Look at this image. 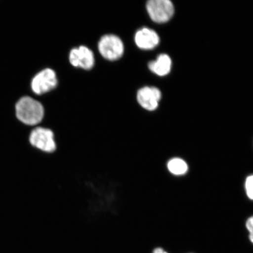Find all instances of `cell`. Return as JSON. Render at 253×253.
I'll use <instances>...</instances> for the list:
<instances>
[{
	"label": "cell",
	"instance_id": "1",
	"mask_svg": "<svg viewBox=\"0 0 253 253\" xmlns=\"http://www.w3.org/2000/svg\"><path fill=\"white\" fill-rule=\"evenodd\" d=\"M16 115L25 125L36 126L42 121L44 109L38 101L30 97H24L16 104Z\"/></svg>",
	"mask_w": 253,
	"mask_h": 253
},
{
	"label": "cell",
	"instance_id": "2",
	"mask_svg": "<svg viewBox=\"0 0 253 253\" xmlns=\"http://www.w3.org/2000/svg\"><path fill=\"white\" fill-rule=\"evenodd\" d=\"M29 140L32 146L44 153L52 154L57 150L55 135L49 128H35L31 132Z\"/></svg>",
	"mask_w": 253,
	"mask_h": 253
},
{
	"label": "cell",
	"instance_id": "3",
	"mask_svg": "<svg viewBox=\"0 0 253 253\" xmlns=\"http://www.w3.org/2000/svg\"><path fill=\"white\" fill-rule=\"evenodd\" d=\"M100 54L109 61H116L124 53V45L120 38L115 35H106L100 39L99 45Z\"/></svg>",
	"mask_w": 253,
	"mask_h": 253
},
{
	"label": "cell",
	"instance_id": "4",
	"mask_svg": "<svg viewBox=\"0 0 253 253\" xmlns=\"http://www.w3.org/2000/svg\"><path fill=\"white\" fill-rule=\"evenodd\" d=\"M147 9L152 20L157 23L169 21L174 13L173 5L169 0H150Z\"/></svg>",
	"mask_w": 253,
	"mask_h": 253
},
{
	"label": "cell",
	"instance_id": "5",
	"mask_svg": "<svg viewBox=\"0 0 253 253\" xmlns=\"http://www.w3.org/2000/svg\"><path fill=\"white\" fill-rule=\"evenodd\" d=\"M58 84L55 72L51 69L40 72L32 81L31 87L35 93L42 94L55 88Z\"/></svg>",
	"mask_w": 253,
	"mask_h": 253
},
{
	"label": "cell",
	"instance_id": "6",
	"mask_svg": "<svg viewBox=\"0 0 253 253\" xmlns=\"http://www.w3.org/2000/svg\"><path fill=\"white\" fill-rule=\"evenodd\" d=\"M69 61L75 67L89 70L94 65V56L90 49L81 46L71 50L69 55Z\"/></svg>",
	"mask_w": 253,
	"mask_h": 253
},
{
	"label": "cell",
	"instance_id": "7",
	"mask_svg": "<svg viewBox=\"0 0 253 253\" xmlns=\"http://www.w3.org/2000/svg\"><path fill=\"white\" fill-rule=\"evenodd\" d=\"M161 97V91L154 87H144L139 90L137 100L140 105L145 110H156Z\"/></svg>",
	"mask_w": 253,
	"mask_h": 253
},
{
	"label": "cell",
	"instance_id": "8",
	"mask_svg": "<svg viewBox=\"0 0 253 253\" xmlns=\"http://www.w3.org/2000/svg\"><path fill=\"white\" fill-rule=\"evenodd\" d=\"M134 39L136 45L144 50L154 49L160 42V37L156 32L147 28L138 30Z\"/></svg>",
	"mask_w": 253,
	"mask_h": 253
},
{
	"label": "cell",
	"instance_id": "9",
	"mask_svg": "<svg viewBox=\"0 0 253 253\" xmlns=\"http://www.w3.org/2000/svg\"><path fill=\"white\" fill-rule=\"evenodd\" d=\"M171 65L172 62L170 57L166 54H161L158 56L156 61L149 63L148 68L154 74L163 77L169 74Z\"/></svg>",
	"mask_w": 253,
	"mask_h": 253
},
{
	"label": "cell",
	"instance_id": "10",
	"mask_svg": "<svg viewBox=\"0 0 253 253\" xmlns=\"http://www.w3.org/2000/svg\"><path fill=\"white\" fill-rule=\"evenodd\" d=\"M168 169L175 175H184L188 170V164L181 158H173L167 164Z\"/></svg>",
	"mask_w": 253,
	"mask_h": 253
},
{
	"label": "cell",
	"instance_id": "11",
	"mask_svg": "<svg viewBox=\"0 0 253 253\" xmlns=\"http://www.w3.org/2000/svg\"><path fill=\"white\" fill-rule=\"evenodd\" d=\"M245 188L247 195L253 200V175L248 177L246 180Z\"/></svg>",
	"mask_w": 253,
	"mask_h": 253
},
{
	"label": "cell",
	"instance_id": "12",
	"mask_svg": "<svg viewBox=\"0 0 253 253\" xmlns=\"http://www.w3.org/2000/svg\"><path fill=\"white\" fill-rule=\"evenodd\" d=\"M246 227L249 232L250 241L253 245V216L250 217L246 221Z\"/></svg>",
	"mask_w": 253,
	"mask_h": 253
},
{
	"label": "cell",
	"instance_id": "13",
	"mask_svg": "<svg viewBox=\"0 0 253 253\" xmlns=\"http://www.w3.org/2000/svg\"><path fill=\"white\" fill-rule=\"evenodd\" d=\"M169 253L166 251L165 249L161 248H157L154 249L153 253Z\"/></svg>",
	"mask_w": 253,
	"mask_h": 253
},
{
	"label": "cell",
	"instance_id": "14",
	"mask_svg": "<svg viewBox=\"0 0 253 253\" xmlns=\"http://www.w3.org/2000/svg\"></svg>",
	"mask_w": 253,
	"mask_h": 253
}]
</instances>
